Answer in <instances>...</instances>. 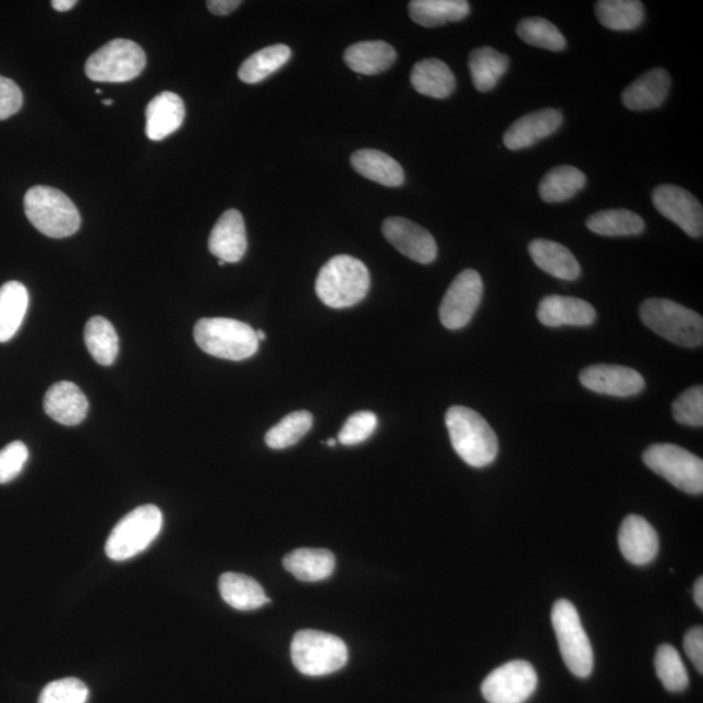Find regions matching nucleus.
<instances>
[{
  "mask_svg": "<svg viewBox=\"0 0 703 703\" xmlns=\"http://www.w3.org/2000/svg\"><path fill=\"white\" fill-rule=\"evenodd\" d=\"M484 293L480 274L468 269L460 272L448 288L439 307L441 325L448 330H460L471 323Z\"/></svg>",
  "mask_w": 703,
  "mask_h": 703,
  "instance_id": "f8f14e48",
  "label": "nucleus"
},
{
  "mask_svg": "<svg viewBox=\"0 0 703 703\" xmlns=\"http://www.w3.org/2000/svg\"><path fill=\"white\" fill-rule=\"evenodd\" d=\"M88 698L89 689L82 680L66 678L47 684L38 703H86Z\"/></svg>",
  "mask_w": 703,
  "mask_h": 703,
  "instance_id": "ea45409f",
  "label": "nucleus"
},
{
  "mask_svg": "<svg viewBox=\"0 0 703 703\" xmlns=\"http://www.w3.org/2000/svg\"><path fill=\"white\" fill-rule=\"evenodd\" d=\"M47 416L65 426L82 424L89 411V401L82 388L72 381H58L47 390L44 400Z\"/></svg>",
  "mask_w": 703,
  "mask_h": 703,
  "instance_id": "6ab92c4d",
  "label": "nucleus"
},
{
  "mask_svg": "<svg viewBox=\"0 0 703 703\" xmlns=\"http://www.w3.org/2000/svg\"><path fill=\"white\" fill-rule=\"evenodd\" d=\"M693 597H694L695 605H698L702 609L703 608V579L702 578L695 581L694 589H693Z\"/></svg>",
  "mask_w": 703,
  "mask_h": 703,
  "instance_id": "09e8293b",
  "label": "nucleus"
},
{
  "mask_svg": "<svg viewBox=\"0 0 703 703\" xmlns=\"http://www.w3.org/2000/svg\"><path fill=\"white\" fill-rule=\"evenodd\" d=\"M223 265H225L223 260L219 259V266H223Z\"/></svg>",
  "mask_w": 703,
  "mask_h": 703,
  "instance_id": "864d4df0",
  "label": "nucleus"
},
{
  "mask_svg": "<svg viewBox=\"0 0 703 703\" xmlns=\"http://www.w3.org/2000/svg\"><path fill=\"white\" fill-rule=\"evenodd\" d=\"M674 419L681 425L703 426V388L694 386L682 392L672 404Z\"/></svg>",
  "mask_w": 703,
  "mask_h": 703,
  "instance_id": "a19ab883",
  "label": "nucleus"
},
{
  "mask_svg": "<svg viewBox=\"0 0 703 703\" xmlns=\"http://www.w3.org/2000/svg\"><path fill=\"white\" fill-rule=\"evenodd\" d=\"M586 185L585 173L573 166H559L548 171L540 184V197L547 204L566 203Z\"/></svg>",
  "mask_w": 703,
  "mask_h": 703,
  "instance_id": "2f4dec72",
  "label": "nucleus"
},
{
  "mask_svg": "<svg viewBox=\"0 0 703 703\" xmlns=\"http://www.w3.org/2000/svg\"><path fill=\"white\" fill-rule=\"evenodd\" d=\"M206 5L214 15L227 16L234 10H238L241 2L240 0H209Z\"/></svg>",
  "mask_w": 703,
  "mask_h": 703,
  "instance_id": "49530a36",
  "label": "nucleus"
},
{
  "mask_svg": "<svg viewBox=\"0 0 703 703\" xmlns=\"http://www.w3.org/2000/svg\"><path fill=\"white\" fill-rule=\"evenodd\" d=\"M397 51L385 41H364L354 44L344 52V62L360 75H378L391 69L397 62Z\"/></svg>",
  "mask_w": 703,
  "mask_h": 703,
  "instance_id": "bb28decb",
  "label": "nucleus"
},
{
  "mask_svg": "<svg viewBox=\"0 0 703 703\" xmlns=\"http://www.w3.org/2000/svg\"><path fill=\"white\" fill-rule=\"evenodd\" d=\"M29 459V450L23 441H12L0 450V484L15 480Z\"/></svg>",
  "mask_w": 703,
  "mask_h": 703,
  "instance_id": "37998d69",
  "label": "nucleus"
},
{
  "mask_svg": "<svg viewBox=\"0 0 703 703\" xmlns=\"http://www.w3.org/2000/svg\"><path fill=\"white\" fill-rule=\"evenodd\" d=\"M29 306V292L20 281L0 287V343L11 340L22 327Z\"/></svg>",
  "mask_w": 703,
  "mask_h": 703,
  "instance_id": "cd10ccee",
  "label": "nucleus"
},
{
  "mask_svg": "<svg viewBox=\"0 0 703 703\" xmlns=\"http://www.w3.org/2000/svg\"><path fill=\"white\" fill-rule=\"evenodd\" d=\"M655 672L668 692L679 693L689 686V676L684 662L671 645L659 646L655 654Z\"/></svg>",
  "mask_w": 703,
  "mask_h": 703,
  "instance_id": "4c0bfd02",
  "label": "nucleus"
},
{
  "mask_svg": "<svg viewBox=\"0 0 703 703\" xmlns=\"http://www.w3.org/2000/svg\"><path fill=\"white\" fill-rule=\"evenodd\" d=\"M351 165L361 177L385 186H400L404 184L403 167L388 154L375 149H361L354 151Z\"/></svg>",
  "mask_w": 703,
  "mask_h": 703,
  "instance_id": "393cba45",
  "label": "nucleus"
},
{
  "mask_svg": "<svg viewBox=\"0 0 703 703\" xmlns=\"http://www.w3.org/2000/svg\"><path fill=\"white\" fill-rule=\"evenodd\" d=\"M292 51L286 45L267 46L247 58L239 70V78L246 84H257L272 75L291 59Z\"/></svg>",
  "mask_w": 703,
  "mask_h": 703,
  "instance_id": "f704fd0d",
  "label": "nucleus"
},
{
  "mask_svg": "<svg viewBox=\"0 0 703 703\" xmlns=\"http://www.w3.org/2000/svg\"><path fill=\"white\" fill-rule=\"evenodd\" d=\"M77 4L76 0H53L52 9L59 12H66Z\"/></svg>",
  "mask_w": 703,
  "mask_h": 703,
  "instance_id": "de8ad7c7",
  "label": "nucleus"
},
{
  "mask_svg": "<svg viewBox=\"0 0 703 703\" xmlns=\"http://www.w3.org/2000/svg\"><path fill=\"white\" fill-rule=\"evenodd\" d=\"M96 94H102V90L97 89V90H96Z\"/></svg>",
  "mask_w": 703,
  "mask_h": 703,
  "instance_id": "5fc2aeb1",
  "label": "nucleus"
},
{
  "mask_svg": "<svg viewBox=\"0 0 703 703\" xmlns=\"http://www.w3.org/2000/svg\"><path fill=\"white\" fill-rule=\"evenodd\" d=\"M24 209L29 222L52 239L72 237L82 226V217L75 204L56 187H31L25 194Z\"/></svg>",
  "mask_w": 703,
  "mask_h": 703,
  "instance_id": "7ed1b4c3",
  "label": "nucleus"
},
{
  "mask_svg": "<svg viewBox=\"0 0 703 703\" xmlns=\"http://www.w3.org/2000/svg\"><path fill=\"white\" fill-rule=\"evenodd\" d=\"M534 264L542 271L554 278L562 280H575L581 276L579 260L575 259L572 252L565 245L555 243L552 240L537 239L529 244Z\"/></svg>",
  "mask_w": 703,
  "mask_h": 703,
  "instance_id": "5701e85b",
  "label": "nucleus"
},
{
  "mask_svg": "<svg viewBox=\"0 0 703 703\" xmlns=\"http://www.w3.org/2000/svg\"><path fill=\"white\" fill-rule=\"evenodd\" d=\"M518 36L528 45L550 51H562L567 41L553 23L542 17H528L518 24Z\"/></svg>",
  "mask_w": 703,
  "mask_h": 703,
  "instance_id": "58836bf2",
  "label": "nucleus"
},
{
  "mask_svg": "<svg viewBox=\"0 0 703 703\" xmlns=\"http://www.w3.org/2000/svg\"><path fill=\"white\" fill-rule=\"evenodd\" d=\"M247 250L244 218L234 209L219 218L210 233L209 251L225 264H237Z\"/></svg>",
  "mask_w": 703,
  "mask_h": 703,
  "instance_id": "a211bd4d",
  "label": "nucleus"
},
{
  "mask_svg": "<svg viewBox=\"0 0 703 703\" xmlns=\"http://www.w3.org/2000/svg\"><path fill=\"white\" fill-rule=\"evenodd\" d=\"M446 426L453 450L468 465L484 468L497 459V434L480 413L466 407H451L446 413Z\"/></svg>",
  "mask_w": 703,
  "mask_h": 703,
  "instance_id": "f257e3e1",
  "label": "nucleus"
},
{
  "mask_svg": "<svg viewBox=\"0 0 703 703\" xmlns=\"http://www.w3.org/2000/svg\"><path fill=\"white\" fill-rule=\"evenodd\" d=\"M163 513L157 506L137 507L120 520L106 542V555L113 561L135 558L162 532Z\"/></svg>",
  "mask_w": 703,
  "mask_h": 703,
  "instance_id": "423d86ee",
  "label": "nucleus"
},
{
  "mask_svg": "<svg viewBox=\"0 0 703 703\" xmlns=\"http://www.w3.org/2000/svg\"><path fill=\"white\" fill-rule=\"evenodd\" d=\"M684 651L700 674L703 672V628L694 627L684 638Z\"/></svg>",
  "mask_w": 703,
  "mask_h": 703,
  "instance_id": "a18cd8bd",
  "label": "nucleus"
},
{
  "mask_svg": "<svg viewBox=\"0 0 703 703\" xmlns=\"http://www.w3.org/2000/svg\"><path fill=\"white\" fill-rule=\"evenodd\" d=\"M653 204L663 217L679 226L688 237L702 238L703 209L692 193L678 185L663 184L655 187Z\"/></svg>",
  "mask_w": 703,
  "mask_h": 703,
  "instance_id": "ddd939ff",
  "label": "nucleus"
},
{
  "mask_svg": "<svg viewBox=\"0 0 703 703\" xmlns=\"http://www.w3.org/2000/svg\"><path fill=\"white\" fill-rule=\"evenodd\" d=\"M552 621L561 658L569 671L578 678H589L594 668V653L578 608L567 599H559L553 607Z\"/></svg>",
  "mask_w": 703,
  "mask_h": 703,
  "instance_id": "0eeeda50",
  "label": "nucleus"
},
{
  "mask_svg": "<svg viewBox=\"0 0 703 703\" xmlns=\"http://www.w3.org/2000/svg\"><path fill=\"white\" fill-rule=\"evenodd\" d=\"M595 13L605 28L618 32L638 29L645 20V7L639 0H601Z\"/></svg>",
  "mask_w": 703,
  "mask_h": 703,
  "instance_id": "473e14b6",
  "label": "nucleus"
},
{
  "mask_svg": "<svg viewBox=\"0 0 703 703\" xmlns=\"http://www.w3.org/2000/svg\"><path fill=\"white\" fill-rule=\"evenodd\" d=\"M291 658L301 674L317 678L343 668L348 662V649L337 635L305 629L294 634Z\"/></svg>",
  "mask_w": 703,
  "mask_h": 703,
  "instance_id": "6e6552de",
  "label": "nucleus"
},
{
  "mask_svg": "<svg viewBox=\"0 0 703 703\" xmlns=\"http://www.w3.org/2000/svg\"><path fill=\"white\" fill-rule=\"evenodd\" d=\"M586 227L601 237H635L645 231V220L633 211L614 209L592 214L586 220Z\"/></svg>",
  "mask_w": 703,
  "mask_h": 703,
  "instance_id": "72a5a7b5",
  "label": "nucleus"
},
{
  "mask_svg": "<svg viewBox=\"0 0 703 703\" xmlns=\"http://www.w3.org/2000/svg\"><path fill=\"white\" fill-rule=\"evenodd\" d=\"M537 317L540 323L547 327H586L595 323L597 312L585 300L550 294L542 299Z\"/></svg>",
  "mask_w": 703,
  "mask_h": 703,
  "instance_id": "aec40b11",
  "label": "nucleus"
},
{
  "mask_svg": "<svg viewBox=\"0 0 703 703\" xmlns=\"http://www.w3.org/2000/svg\"><path fill=\"white\" fill-rule=\"evenodd\" d=\"M194 340L210 356L243 361L257 353V332L247 324L232 318H203L194 326Z\"/></svg>",
  "mask_w": 703,
  "mask_h": 703,
  "instance_id": "20e7f679",
  "label": "nucleus"
},
{
  "mask_svg": "<svg viewBox=\"0 0 703 703\" xmlns=\"http://www.w3.org/2000/svg\"><path fill=\"white\" fill-rule=\"evenodd\" d=\"M102 104H104V105H106V106H112V105H113V100H112V99H104V100H102Z\"/></svg>",
  "mask_w": 703,
  "mask_h": 703,
  "instance_id": "603ef678",
  "label": "nucleus"
},
{
  "mask_svg": "<svg viewBox=\"0 0 703 703\" xmlns=\"http://www.w3.org/2000/svg\"><path fill=\"white\" fill-rule=\"evenodd\" d=\"M371 290V272L357 258L339 254L320 269L316 281L317 296L332 310L354 306Z\"/></svg>",
  "mask_w": 703,
  "mask_h": 703,
  "instance_id": "f03ea898",
  "label": "nucleus"
},
{
  "mask_svg": "<svg viewBox=\"0 0 703 703\" xmlns=\"http://www.w3.org/2000/svg\"><path fill=\"white\" fill-rule=\"evenodd\" d=\"M645 465L679 490L703 493V461L680 446L653 445L642 454Z\"/></svg>",
  "mask_w": 703,
  "mask_h": 703,
  "instance_id": "9d476101",
  "label": "nucleus"
},
{
  "mask_svg": "<svg viewBox=\"0 0 703 703\" xmlns=\"http://www.w3.org/2000/svg\"><path fill=\"white\" fill-rule=\"evenodd\" d=\"M326 444H327V446H328V447H335V446H337V440H335V439H328V440L326 441Z\"/></svg>",
  "mask_w": 703,
  "mask_h": 703,
  "instance_id": "3c124183",
  "label": "nucleus"
},
{
  "mask_svg": "<svg viewBox=\"0 0 703 703\" xmlns=\"http://www.w3.org/2000/svg\"><path fill=\"white\" fill-rule=\"evenodd\" d=\"M219 592L226 604L239 611H253L270 604L264 587L246 574L223 573L219 579Z\"/></svg>",
  "mask_w": 703,
  "mask_h": 703,
  "instance_id": "a878e982",
  "label": "nucleus"
},
{
  "mask_svg": "<svg viewBox=\"0 0 703 703\" xmlns=\"http://www.w3.org/2000/svg\"><path fill=\"white\" fill-rule=\"evenodd\" d=\"M619 547L629 562L646 566L659 552V538L655 529L639 514H629L619 529Z\"/></svg>",
  "mask_w": 703,
  "mask_h": 703,
  "instance_id": "dca6fc26",
  "label": "nucleus"
},
{
  "mask_svg": "<svg viewBox=\"0 0 703 703\" xmlns=\"http://www.w3.org/2000/svg\"><path fill=\"white\" fill-rule=\"evenodd\" d=\"M23 93L12 80L0 76V120L9 119L22 109Z\"/></svg>",
  "mask_w": 703,
  "mask_h": 703,
  "instance_id": "c03bdc74",
  "label": "nucleus"
},
{
  "mask_svg": "<svg viewBox=\"0 0 703 703\" xmlns=\"http://www.w3.org/2000/svg\"><path fill=\"white\" fill-rule=\"evenodd\" d=\"M538 686L531 663L512 660L495 668L482 682V694L488 703H525Z\"/></svg>",
  "mask_w": 703,
  "mask_h": 703,
  "instance_id": "9b49d317",
  "label": "nucleus"
},
{
  "mask_svg": "<svg viewBox=\"0 0 703 703\" xmlns=\"http://www.w3.org/2000/svg\"><path fill=\"white\" fill-rule=\"evenodd\" d=\"M642 323L663 339L681 347L703 343V318L668 299H647L640 306Z\"/></svg>",
  "mask_w": 703,
  "mask_h": 703,
  "instance_id": "39448f33",
  "label": "nucleus"
},
{
  "mask_svg": "<svg viewBox=\"0 0 703 703\" xmlns=\"http://www.w3.org/2000/svg\"><path fill=\"white\" fill-rule=\"evenodd\" d=\"M381 232L388 243L414 263L428 265L437 258L438 246L433 234L410 219L387 218L381 226Z\"/></svg>",
  "mask_w": 703,
  "mask_h": 703,
  "instance_id": "4468645a",
  "label": "nucleus"
},
{
  "mask_svg": "<svg viewBox=\"0 0 703 703\" xmlns=\"http://www.w3.org/2000/svg\"><path fill=\"white\" fill-rule=\"evenodd\" d=\"M378 426V419L373 412H357L346 421L338 440L343 446H356L369 439Z\"/></svg>",
  "mask_w": 703,
  "mask_h": 703,
  "instance_id": "79ce46f5",
  "label": "nucleus"
},
{
  "mask_svg": "<svg viewBox=\"0 0 703 703\" xmlns=\"http://www.w3.org/2000/svg\"><path fill=\"white\" fill-rule=\"evenodd\" d=\"M671 77L663 69H653L640 76L621 94V102L632 111L656 109L665 102Z\"/></svg>",
  "mask_w": 703,
  "mask_h": 703,
  "instance_id": "4be33fe9",
  "label": "nucleus"
},
{
  "mask_svg": "<svg viewBox=\"0 0 703 703\" xmlns=\"http://www.w3.org/2000/svg\"><path fill=\"white\" fill-rule=\"evenodd\" d=\"M146 56L143 47L131 39L118 38L100 47L85 64L92 82L126 83L144 71Z\"/></svg>",
  "mask_w": 703,
  "mask_h": 703,
  "instance_id": "1a4fd4ad",
  "label": "nucleus"
},
{
  "mask_svg": "<svg viewBox=\"0 0 703 703\" xmlns=\"http://www.w3.org/2000/svg\"><path fill=\"white\" fill-rule=\"evenodd\" d=\"M411 83L414 90L422 96L435 99L448 98L457 88V78L450 66L435 58L424 59L414 64Z\"/></svg>",
  "mask_w": 703,
  "mask_h": 703,
  "instance_id": "b1692460",
  "label": "nucleus"
},
{
  "mask_svg": "<svg viewBox=\"0 0 703 703\" xmlns=\"http://www.w3.org/2000/svg\"><path fill=\"white\" fill-rule=\"evenodd\" d=\"M562 124V116L558 110H538L522 117L507 130L504 143L512 151L526 149L554 135Z\"/></svg>",
  "mask_w": 703,
  "mask_h": 703,
  "instance_id": "f3484780",
  "label": "nucleus"
},
{
  "mask_svg": "<svg viewBox=\"0 0 703 703\" xmlns=\"http://www.w3.org/2000/svg\"><path fill=\"white\" fill-rule=\"evenodd\" d=\"M145 116L147 138L162 141L183 125L185 106L177 93L162 92L147 105Z\"/></svg>",
  "mask_w": 703,
  "mask_h": 703,
  "instance_id": "412c9836",
  "label": "nucleus"
},
{
  "mask_svg": "<svg viewBox=\"0 0 703 703\" xmlns=\"http://www.w3.org/2000/svg\"><path fill=\"white\" fill-rule=\"evenodd\" d=\"M508 66H510V58L493 47H478L469 56L472 82L474 88L481 93L493 90L505 76Z\"/></svg>",
  "mask_w": 703,
  "mask_h": 703,
  "instance_id": "c756f323",
  "label": "nucleus"
},
{
  "mask_svg": "<svg viewBox=\"0 0 703 703\" xmlns=\"http://www.w3.org/2000/svg\"><path fill=\"white\" fill-rule=\"evenodd\" d=\"M581 385L593 392L609 397L629 398L645 388V379L631 367L620 365H593L580 374Z\"/></svg>",
  "mask_w": 703,
  "mask_h": 703,
  "instance_id": "2eb2a0df",
  "label": "nucleus"
},
{
  "mask_svg": "<svg viewBox=\"0 0 703 703\" xmlns=\"http://www.w3.org/2000/svg\"><path fill=\"white\" fill-rule=\"evenodd\" d=\"M85 344L96 363L110 366L119 353V337L109 319L93 317L84 331Z\"/></svg>",
  "mask_w": 703,
  "mask_h": 703,
  "instance_id": "c9c22d12",
  "label": "nucleus"
},
{
  "mask_svg": "<svg viewBox=\"0 0 703 703\" xmlns=\"http://www.w3.org/2000/svg\"><path fill=\"white\" fill-rule=\"evenodd\" d=\"M256 332H257L258 340H265L266 339V334L263 330H258Z\"/></svg>",
  "mask_w": 703,
  "mask_h": 703,
  "instance_id": "8fccbe9b",
  "label": "nucleus"
},
{
  "mask_svg": "<svg viewBox=\"0 0 703 703\" xmlns=\"http://www.w3.org/2000/svg\"><path fill=\"white\" fill-rule=\"evenodd\" d=\"M313 416L311 412L298 411L288 414L267 432L265 441L272 450H284L292 447L311 432Z\"/></svg>",
  "mask_w": 703,
  "mask_h": 703,
  "instance_id": "e433bc0d",
  "label": "nucleus"
},
{
  "mask_svg": "<svg viewBox=\"0 0 703 703\" xmlns=\"http://www.w3.org/2000/svg\"><path fill=\"white\" fill-rule=\"evenodd\" d=\"M471 5L465 0H412L410 15L414 23L434 28L464 20Z\"/></svg>",
  "mask_w": 703,
  "mask_h": 703,
  "instance_id": "7c9ffc66",
  "label": "nucleus"
},
{
  "mask_svg": "<svg viewBox=\"0 0 703 703\" xmlns=\"http://www.w3.org/2000/svg\"><path fill=\"white\" fill-rule=\"evenodd\" d=\"M283 566L300 581H324L334 573L335 557L324 548H299L287 555Z\"/></svg>",
  "mask_w": 703,
  "mask_h": 703,
  "instance_id": "c85d7f7f",
  "label": "nucleus"
}]
</instances>
